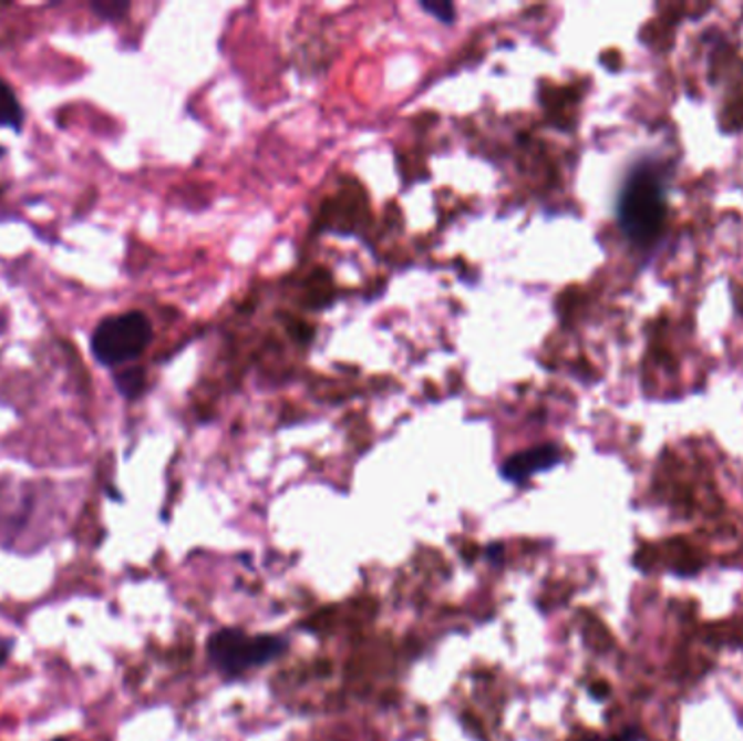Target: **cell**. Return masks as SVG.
Wrapping results in <instances>:
<instances>
[{
    "instance_id": "6da1fadb",
    "label": "cell",
    "mask_w": 743,
    "mask_h": 741,
    "mask_svg": "<svg viewBox=\"0 0 743 741\" xmlns=\"http://www.w3.org/2000/svg\"><path fill=\"white\" fill-rule=\"evenodd\" d=\"M618 218L634 241H648L663 225L665 194L659 176L650 168L630 174L618 203Z\"/></svg>"
},
{
    "instance_id": "7a4b0ae2",
    "label": "cell",
    "mask_w": 743,
    "mask_h": 741,
    "mask_svg": "<svg viewBox=\"0 0 743 741\" xmlns=\"http://www.w3.org/2000/svg\"><path fill=\"white\" fill-rule=\"evenodd\" d=\"M151 342V320L142 311H128L103 318L90 338V348L101 366L117 368L140 359Z\"/></svg>"
},
{
    "instance_id": "3957f363",
    "label": "cell",
    "mask_w": 743,
    "mask_h": 741,
    "mask_svg": "<svg viewBox=\"0 0 743 741\" xmlns=\"http://www.w3.org/2000/svg\"><path fill=\"white\" fill-rule=\"evenodd\" d=\"M286 639L275 635H246L239 628H223L211 635L207 652L218 672L239 677L250 668L266 666L286 652Z\"/></svg>"
},
{
    "instance_id": "277c9868",
    "label": "cell",
    "mask_w": 743,
    "mask_h": 741,
    "mask_svg": "<svg viewBox=\"0 0 743 741\" xmlns=\"http://www.w3.org/2000/svg\"><path fill=\"white\" fill-rule=\"evenodd\" d=\"M559 463H561V451L555 444H541V446H535L530 451L509 456L503 463L501 474H503L505 481L522 485L530 476H535L539 472H546V470H550Z\"/></svg>"
},
{
    "instance_id": "5b68a950",
    "label": "cell",
    "mask_w": 743,
    "mask_h": 741,
    "mask_svg": "<svg viewBox=\"0 0 743 741\" xmlns=\"http://www.w3.org/2000/svg\"><path fill=\"white\" fill-rule=\"evenodd\" d=\"M0 128L20 133L24 128V110L13 88L0 79Z\"/></svg>"
},
{
    "instance_id": "8992f818",
    "label": "cell",
    "mask_w": 743,
    "mask_h": 741,
    "mask_svg": "<svg viewBox=\"0 0 743 741\" xmlns=\"http://www.w3.org/2000/svg\"><path fill=\"white\" fill-rule=\"evenodd\" d=\"M115 388L124 399L140 397V392L144 388V372L140 368L122 370L120 374H115Z\"/></svg>"
},
{
    "instance_id": "52a82bcc",
    "label": "cell",
    "mask_w": 743,
    "mask_h": 741,
    "mask_svg": "<svg viewBox=\"0 0 743 741\" xmlns=\"http://www.w3.org/2000/svg\"><path fill=\"white\" fill-rule=\"evenodd\" d=\"M128 2H120V0H94L90 2V9L101 18V20H107V22H120L126 11H128Z\"/></svg>"
},
{
    "instance_id": "ba28073f",
    "label": "cell",
    "mask_w": 743,
    "mask_h": 741,
    "mask_svg": "<svg viewBox=\"0 0 743 741\" xmlns=\"http://www.w3.org/2000/svg\"><path fill=\"white\" fill-rule=\"evenodd\" d=\"M420 7L429 13H433L437 20L446 22V24H453L455 22V7L446 0H437V2H431V0H422Z\"/></svg>"
},
{
    "instance_id": "9c48e42d",
    "label": "cell",
    "mask_w": 743,
    "mask_h": 741,
    "mask_svg": "<svg viewBox=\"0 0 743 741\" xmlns=\"http://www.w3.org/2000/svg\"><path fill=\"white\" fill-rule=\"evenodd\" d=\"M611 741H641V735H639V731H637V729H629V731L620 733L618 738H613Z\"/></svg>"
},
{
    "instance_id": "30bf717a",
    "label": "cell",
    "mask_w": 743,
    "mask_h": 741,
    "mask_svg": "<svg viewBox=\"0 0 743 741\" xmlns=\"http://www.w3.org/2000/svg\"><path fill=\"white\" fill-rule=\"evenodd\" d=\"M9 650H11V641L9 639H0V663L9 657Z\"/></svg>"
},
{
    "instance_id": "8fae6325",
    "label": "cell",
    "mask_w": 743,
    "mask_h": 741,
    "mask_svg": "<svg viewBox=\"0 0 743 741\" xmlns=\"http://www.w3.org/2000/svg\"><path fill=\"white\" fill-rule=\"evenodd\" d=\"M4 155H7V148H4V146H0V159H2Z\"/></svg>"
},
{
    "instance_id": "7c38bea8",
    "label": "cell",
    "mask_w": 743,
    "mask_h": 741,
    "mask_svg": "<svg viewBox=\"0 0 743 741\" xmlns=\"http://www.w3.org/2000/svg\"><path fill=\"white\" fill-rule=\"evenodd\" d=\"M55 741H63V740H55Z\"/></svg>"
},
{
    "instance_id": "4fadbf2b",
    "label": "cell",
    "mask_w": 743,
    "mask_h": 741,
    "mask_svg": "<svg viewBox=\"0 0 743 741\" xmlns=\"http://www.w3.org/2000/svg\"><path fill=\"white\" fill-rule=\"evenodd\" d=\"M589 741H591V740H589Z\"/></svg>"
}]
</instances>
